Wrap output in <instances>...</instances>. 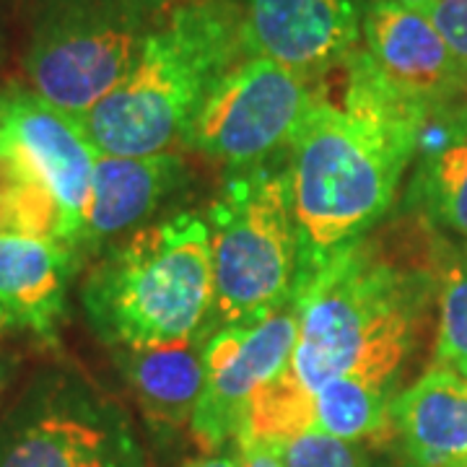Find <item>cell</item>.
I'll use <instances>...</instances> for the list:
<instances>
[{
  "label": "cell",
  "mask_w": 467,
  "mask_h": 467,
  "mask_svg": "<svg viewBox=\"0 0 467 467\" xmlns=\"http://www.w3.org/2000/svg\"><path fill=\"white\" fill-rule=\"evenodd\" d=\"M451 257V244L434 223L405 208L350 242L294 291L299 340L285 371L309 395L337 377L392 395Z\"/></svg>",
  "instance_id": "obj_1"
},
{
  "label": "cell",
  "mask_w": 467,
  "mask_h": 467,
  "mask_svg": "<svg viewBox=\"0 0 467 467\" xmlns=\"http://www.w3.org/2000/svg\"><path fill=\"white\" fill-rule=\"evenodd\" d=\"M340 70V97L333 99L319 78L317 101L288 146L296 288L389 216L426 115L384 88L358 47Z\"/></svg>",
  "instance_id": "obj_2"
},
{
  "label": "cell",
  "mask_w": 467,
  "mask_h": 467,
  "mask_svg": "<svg viewBox=\"0 0 467 467\" xmlns=\"http://www.w3.org/2000/svg\"><path fill=\"white\" fill-rule=\"evenodd\" d=\"M247 55L239 3L177 0L128 76L78 122L104 156L174 150L221 78Z\"/></svg>",
  "instance_id": "obj_3"
},
{
  "label": "cell",
  "mask_w": 467,
  "mask_h": 467,
  "mask_svg": "<svg viewBox=\"0 0 467 467\" xmlns=\"http://www.w3.org/2000/svg\"><path fill=\"white\" fill-rule=\"evenodd\" d=\"M81 306L109 350L208 333L213 265L205 216L156 218L107 247L86 273Z\"/></svg>",
  "instance_id": "obj_4"
},
{
  "label": "cell",
  "mask_w": 467,
  "mask_h": 467,
  "mask_svg": "<svg viewBox=\"0 0 467 467\" xmlns=\"http://www.w3.org/2000/svg\"><path fill=\"white\" fill-rule=\"evenodd\" d=\"M213 306L208 335L267 317L294 296L299 232L285 169L234 171L208 205Z\"/></svg>",
  "instance_id": "obj_5"
},
{
  "label": "cell",
  "mask_w": 467,
  "mask_h": 467,
  "mask_svg": "<svg viewBox=\"0 0 467 467\" xmlns=\"http://www.w3.org/2000/svg\"><path fill=\"white\" fill-rule=\"evenodd\" d=\"M177 0H36L24 50L39 97L81 117L135 66Z\"/></svg>",
  "instance_id": "obj_6"
},
{
  "label": "cell",
  "mask_w": 467,
  "mask_h": 467,
  "mask_svg": "<svg viewBox=\"0 0 467 467\" xmlns=\"http://www.w3.org/2000/svg\"><path fill=\"white\" fill-rule=\"evenodd\" d=\"M0 467H150L125 405L84 368H36L0 410Z\"/></svg>",
  "instance_id": "obj_7"
},
{
  "label": "cell",
  "mask_w": 467,
  "mask_h": 467,
  "mask_svg": "<svg viewBox=\"0 0 467 467\" xmlns=\"http://www.w3.org/2000/svg\"><path fill=\"white\" fill-rule=\"evenodd\" d=\"M317 94L319 81L247 55L213 88L184 146L232 171L263 167L291 146Z\"/></svg>",
  "instance_id": "obj_8"
},
{
  "label": "cell",
  "mask_w": 467,
  "mask_h": 467,
  "mask_svg": "<svg viewBox=\"0 0 467 467\" xmlns=\"http://www.w3.org/2000/svg\"><path fill=\"white\" fill-rule=\"evenodd\" d=\"M296 340V296L252 325L226 327L208 337L205 384L190 423L202 454L236 444L252 395L288 368Z\"/></svg>",
  "instance_id": "obj_9"
},
{
  "label": "cell",
  "mask_w": 467,
  "mask_h": 467,
  "mask_svg": "<svg viewBox=\"0 0 467 467\" xmlns=\"http://www.w3.org/2000/svg\"><path fill=\"white\" fill-rule=\"evenodd\" d=\"M0 150L14 153L47 184L66 216L67 247L76 252L99 159L78 117L39 97L29 84L0 88Z\"/></svg>",
  "instance_id": "obj_10"
},
{
  "label": "cell",
  "mask_w": 467,
  "mask_h": 467,
  "mask_svg": "<svg viewBox=\"0 0 467 467\" xmlns=\"http://www.w3.org/2000/svg\"><path fill=\"white\" fill-rule=\"evenodd\" d=\"M358 50L384 88L423 112L467 94V70L420 8L367 3Z\"/></svg>",
  "instance_id": "obj_11"
},
{
  "label": "cell",
  "mask_w": 467,
  "mask_h": 467,
  "mask_svg": "<svg viewBox=\"0 0 467 467\" xmlns=\"http://www.w3.org/2000/svg\"><path fill=\"white\" fill-rule=\"evenodd\" d=\"M361 0H244L247 50L319 81L361 45Z\"/></svg>",
  "instance_id": "obj_12"
},
{
  "label": "cell",
  "mask_w": 467,
  "mask_h": 467,
  "mask_svg": "<svg viewBox=\"0 0 467 467\" xmlns=\"http://www.w3.org/2000/svg\"><path fill=\"white\" fill-rule=\"evenodd\" d=\"M190 171L177 150L149 156H104L99 153L86 205L76 254L97 260L107 247L156 221L159 211L182 187Z\"/></svg>",
  "instance_id": "obj_13"
},
{
  "label": "cell",
  "mask_w": 467,
  "mask_h": 467,
  "mask_svg": "<svg viewBox=\"0 0 467 467\" xmlns=\"http://www.w3.org/2000/svg\"><path fill=\"white\" fill-rule=\"evenodd\" d=\"M81 265V257L60 242L0 234V343L26 337L57 348L70 284Z\"/></svg>",
  "instance_id": "obj_14"
},
{
  "label": "cell",
  "mask_w": 467,
  "mask_h": 467,
  "mask_svg": "<svg viewBox=\"0 0 467 467\" xmlns=\"http://www.w3.org/2000/svg\"><path fill=\"white\" fill-rule=\"evenodd\" d=\"M402 208L467 239V94L420 119Z\"/></svg>",
  "instance_id": "obj_15"
},
{
  "label": "cell",
  "mask_w": 467,
  "mask_h": 467,
  "mask_svg": "<svg viewBox=\"0 0 467 467\" xmlns=\"http://www.w3.org/2000/svg\"><path fill=\"white\" fill-rule=\"evenodd\" d=\"M208 333L146 348L109 350L149 426L174 434L192 423L205 384Z\"/></svg>",
  "instance_id": "obj_16"
},
{
  "label": "cell",
  "mask_w": 467,
  "mask_h": 467,
  "mask_svg": "<svg viewBox=\"0 0 467 467\" xmlns=\"http://www.w3.org/2000/svg\"><path fill=\"white\" fill-rule=\"evenodd\" d=\"M389 418L408 462L457 467L467 460L465 374L434 364L392 400Z\"/></svg>",
  "instance_id": "obj_17"
},
{
  "label": "cell",
  "mask_w": 467,
  "mask_h": 467,
  "mask_svg": "<svg viewBox=\"0 0 467 467\" xmlns=\"http://www.w3.org/2000/svg\"><path fill=\"white\" fill-rule=\"evenodd\" d=\"M392 395L356 377H337L312 395V429L353 444H384L395 436Z\"/></svg>",
  "instance_id": "obj_18"
},
{
  "label": "cell",
  "mask_w": 467,
  "mask_h": 467,
  "mask_svg": "<svg viewBox=\"0 0 467 467\" xmlns=\"http://www.w3.org/2000/svg\"><path fill=\"white\" fill-rule=\"evenodd\" d=\"M0 234L42 236L67 247L60 202L47 184L8 150H0Z\"/></svg>",
  "instance_id": "obj_19"
},
{
  "label": "cell",
  "mask_w": 467,
  "mask_h": 467,
  "mask_svg": "<svg viewBox=\"0 0 467 467\" xmlns=\"http://www.w3.org/2000/svg\"><path fill=\"white\" fill-rule=\"evenodd\" d=\"M434 364L467 377V252L450 260L436 294Z\"/></svg>",
  "instance_id": "obj_20"
},
{
  "label": "cell",
  "mask_w": 467,
  "mask_h": 467,
  "mask_svg": "<svg viewBox=\"0 0 467 467\" xmlns=\"http://www.w3.org/2000/svg\"><path fill=\"white\" fill-rule=\"evenodd\" d=\"M281 467H367V454L361 444L306 429L301 434L273 444Z\"/></svg>",
  "instance_id": "obj_21"
},
{
  "label": "cell",
  "mask_w": 467,
  "mask_h": 467,
  "mask_svg": "<svg viewBox=\"0 0 467 467\" xmlns=\"http://www.w3.org/2000/svg\"><path fill=\"white\" fill-rule=\"evenodd\" d=\"M420 11L467 70V0H434Z\"/></svg>",
  "instance_id": "obj_22"
},
{
  "label": "cell",
  "mask_w": 467,
  "mask_h": 467,
  "mask_svg": "<svg viewBox=\"0 0 467 467\" xmlns=\"http://www.w3.org/2000/svg\"><path fill=\"white\" fill-rule=\"evenodd\" d=\"M236 450H239L242 467H281L278 451L267 441H257L252 436L239 434L236 436Z\"/></svg>",
  "instance_id": "obj_23"
},
{
  "label": "cell",
  "mask_w": 467,
  "mask_h": 467,
  "mask_svg": "<svg viewBox=\"0 0 467 467\" xmlns=\"http://www.w3.org/2000/svg\"><path fill=\"white\" fill-rule=\"evenodd\" d=\"M21 367H24V358L18 356L16 350L0 348V408H3V402L8 400L18 374H21Z\"/></svg>",
  "instance_id": "obj_24"
},
{
  "label": "cell",
  "mask_w": 467,
  "mask_h": 467,
  "mask_svg": "<svg viewBox=\"0 0 467 467\" xmlns=\"http://www.w3.org/2000/svg\"><path fill=\"white\" fill-rule=\"evenodd\" d=\"M182 467H242V460H239V450L234 444L232 450L223 447V450L218 451H208L202 457H195V460L184 462Z\"/></svg>",
  "instance_id": "obj_25"
},
{
  "label": "cell",
  "mask_w": 467,
  "mask_h": 467,
  "mask_svg": "<svg viewBox=\"0 0 467 467\" xmlns=\"http://www.w3.org/2000/svg\"><path fill=\"white\" fill-rule=\"evenodd\" d=\"M389 3H400V5H410V8H423L434 0H389Z\"/></svg>",
  "instance_id": "obj_26"
},
{
  "label": "cell",
  "mask_w": 467,
  "mask_h": 467,
  "mask_svg": "<svg viewBox=\"0 0 467 467\" xmlns=\"http://www.w3.org/2000/svg\"><path fill=\"white\" fill-rule=\"evenodd\" d=\"M400 467H418V465H413V462H405V465H400Z\"/></svg>",
  "instance_id": "obj_27"
},
{
  "label": "cell",
  "mask_w": 467,
  "mask_h": 467,
  "mask_svg": "<svg viewBox=\"0 0 467 467\" xmlns=\"http://www.w3.org/2000/svg\"><path fill=\"white\" fill-rule=\"evenodd\" d=\"M457 467H467V460H465V462H462V465H457Z\"/></svg>",
  "instance_id": "obj_28"
},
{
  "label": "cell",
  "mask_w": 467,
  "mask_h": 467,
  "mask_svg": "<svg viewBox=\"0 0 467 467\" xmlns=\"http://www.w3.org/2000/svg\"><path fill=\"white\" fill-rule=\"evenodd\" d=\"M465 252H467V250H465Z\"/></svg>",
  "instance_id": "obj_29"
}]
</instances>
